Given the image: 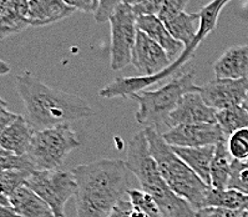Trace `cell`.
<instances>
[{"mask_svg": "<svg viewBox=\"0 0 248 217\" xmlns=\"http://www.w3.org/2000/svg\"><path fill=\"white\" fill-rule=\"evenodd\" d=\"M230 1L231 0H212L210 4H207V5L203 6V8L200 10V15H201V27H200V31L199 34H197V36H196V40L192 44V46L187 47V49H191L195 51V50L200 46V44H201L202 41L206 39V36L215 30L222 9H223Z\"/></svg>", "mask_w": 248, "mask_h": 217, "instance_id": "cell-22", "label": "cell"}, {"mask_svg": "<svg viewBox=\"0 0 248 217\" xmlns=\"http://www.w3.org/2000/svg\"><path fill=\"white\" fill-rule=\"evenodd\" d=\"M232 160L233 157L231 156L227 149V140L217 144L212 164H211V187L216 190L227 188Z\"/></svg>", "mask_w": 248, "mask_h": 217, "instance_id": "cell-20", "label": "cell"}, {"mask_svg": "<svg viewBox=\"0 0 248 217\" xmlns=\"http://www.w3.org/2000/svg\"><path fill=\"white\" fill-rule=\"evenodd\" d=\"M195 71L172 79L169 84L156 90H142L131 95L139 104L135 119L140 125L155 127L161 132V127H167L170 115L177 108L182 96L188 93H196L199 85L195 84ZM162 134V132H161Z\"/></svg>", "mask_w": 248, "mask_h": 217, "instance_id": "cell-5", "label": "cell"}, {"mask_svg": "<svg viewBox=\"0 0 248 217\" xmlns=\"http://www.w3.org/2000/svg\"><path fill=\"white\" fill-rule=\"evenodd\" d=\"M25 186L44 200L53 210L55 217L65 216L67 201L78 192V184L71 171L47 170L31 171Z\"/></svg>", "mask_w": 248, "mask_h": 217, "instance_id": "cell-7", "label": "cell"}, {"mask_svg": "<svg viewBox=\"0 0 248 217\" xmlns=\"http://www.w3.org/2000/svg\"><path fill=\"white\" fill-rule=\"evenodd\" d=\"M227 149L231 156L236 160L248 158V127L242 129L228 136Z\"/></svg>", "mask_w": 248, "mask_h": 217, "instance_id": "cell-26", "label": "cell"}, {"mask_svg": "<svg viewBox=\"0 0 248 217\" xmlns=\"http://www.w3.org/2000/svg\"><path fill=\"white\" fill-rule=\"evenodd\" d=\"M247 160H248V158H247Z\"/></svg>", "mask_w": 248, "mask_h": 217, "instance_id": "cell-42", "label": "cell"}, {"mask_svg": "<svg viewBox=\"0 0 248 217\" xmlns=\"http://www.w3.org/2000/svg\"><path fill=\"white\" fill-rule=\"evenodd\" d=\"M206 207L225 208V210H243L248 207V196L236 190H216L211 187L206 199Z\"/></svg>", "mask_w": 248, "mask_h": 217, "instance_id": "cell-21", "label": "cell"}, {"mask_svg": "<svg viewBox=\"0 0 248 217\" xmlns=\"http://www.w3.org/2000/svg\"><path fill=\"white\" fill-rule=\"evenodd\" d=\"M10 206L21 217H55L50 206L24 185L9 197Z\"/></svg>", "mask_w": 248, "mask_h": 217, "instance_id": "cell-17", "label": "cell"}, {"mask_svg": "<svg viewBox=\"0 0 248 217\" xmlns=\"http://www.w3.org/2000/svg\"><path fill=\"white\" fill-rule=\"evenodd\" d=\"M8 3H9V0H0V15L4 12V9H5V6L8 5Z\"/></svg>", "mask_w": 248, "mask_h": 217, "instance_id": "cell-39", "label": "cell"}, {"mask_svg": "<svg viewBox=\"0 0 248 217\" xmlns=\"http://www.w3.org/2000/svg\"><path fill=\"white\" fill-rule=\"evenodd\" d=\"M216 79H246L248 75V44L234 45L213 64Z\"/></svg>", "mask_w": 248, "mask_h": 217, "instance_id": "cell-13", "label": "cell"}, {"mask_svg": "<svg viewBox=\"0 0 248 217\" xmlns=\"http://www.w3.org/2000/svg\"><path fill=\"white\" fill-rule=\"evenodd\" d=\"M172 149L178 157L184 160L202 181L211 186V164L215 156L216 146L172 147Z\"/></svg>", "mask_w": 248, "mask_h": 217, "instance_id": "cell-18", "label": "cell"}, {"mask_svg": "<svg viewBox=\"0 0 248 217\" xmlns=\"http://www.w3.org/2000/svg\"><path fill=\"white\" fill-rule=\"evenodd\" d=\"M151 155L155 158L161 176L170 188L185 199L196 211L206 207V199L211 186L202 181L192 169L178 157L173 149L167 144L162 134L155 127H145Z\"/></svg>", "mask_w": 248, "mask_h": 217, "instance_id": "cell-4", "label": "cell"}, {"mask_svg": "<svg viewBox=\"0 0 248 217\" xmlns=\"http://www.w3.org/2000/svg\"><path fill=\"white\" fill-rule=\"evenodd\" d=\"M8 154H12V153H9V151H6V150H4V149H3V147L0 146V156L8 155Z\"/></svg>", "mask_w": 248, "mask_h": 217, "instance_id": "cell-41", "label": "cell"}, {"mask_svg": "<svg viewBox=\"0 0 248 217\" xmlns=\"http://www.w3.org/2000/svg\"><path fill=\"white\" fill-rule=\"evenodd\" d=\"M66 5L73 8L74 10H79L82 13H95L99 9V0H62Z\"/></svg>", "mask_w": 248, "mask_h": 217, "instance_id": "cell-31", "label": "cell"}, {"mask_svg": "<svg viewBox=\"0 0 248 217\" xmlns=\"http://www.w3.org/2000/svg\"><path fill=\"white\" fill-rule=\"evenodd\" d=\"M164 0H143L142 3L138 6L132 8L135 14L138 16L141 15H158L161 8H162Z\"/></svg>", "mask_w": 248, "mask_h": 217, "instance_id": "cell-30", "label": "cell"}, {"mask_svg": "<svg viewBox=\"0 0 248 217\" xmlns=\"http://www.w3.org/2000/svg\"><path fill=\"white\" fill-rule=\"evenodd\" d=\"M171 35L185 45V49L192 46L201 27V15L199 13H181L165 24Z\"/></svg>", "mask_w": 248, "mask_h": 217, "instance_id": "cell-19", "label": "cell"}, {"mask_svg": "<svg viewBox=\"0 0 248 217\" xmlns=\"http://www.w3.org/2000/svg\"><path fill=\"white\" fill-rule=\"evenodd\" d=\"M0 217H21L14 211L12 206H1L0 205Z\"/></svg>", "mask_w": 248, "mask_h": 217, "instance_id": "cell-34", "label": "cell"}, {"mask_svg": "<svg viewBox=\"0 0 248 217\" xmlns=\"http://www.w3.org/2000/svg\"><path fill=\"white\" fill-rule=\"evenodd\" d=\"M125 0H99V9L95 13V20L97 23H105L110 20V18L114 15L121 4H124Z\"/></svg>", "mask_w": 248, "mask_h": 217, "instance_id": "cell-28", "label": "cell"}, {"mask_svg": "<svg viewBox=\"0 0 248 217\" xmlns=\"http://www.w3.org/2000/svg\"><path fill=\"white\" fill-rule=\"evenodd\" d=\"M8 103H6L5 100H3L0 97V112H8Z\"/></svg>", "mask_w": 248, "mask_h": 217, "instance_id": "cell-38", "label": "cell"}, {"mask_svg": "<svg viewBox=\"0 0 248 217\" xmlns=\"http://www.w3.org/2000/svg\"><path fill=\"white\" fill-rule=\"evenodd\" d=\"M75 13L62 0H30V27H45L69 18Z\"/></svg>", "mask_w": 248, "mask_h": 217, "instance_id": "cell-15", "label": "cell"}, {"mask_svg": "<svg viewBox=\"0 0 248 217\" xmlns=\"http://www.w3.org/2000/svg\"><path fill=\"white\" fill-rule=\"evenodd\" d=\"M30 0H9L0 15V40L24 31L30 27Z\"/></svg>", "mask_w": 248, "mask_h": 217, "instance_id": "cell-16", "label": "cell"}, {"mask_svg": "<svg viewBox=\"0 0 248 217\" xmlns=\"http://www.w3.org/2000/svg\"><path fill=\"white\" fill-rule=\"evenodd\" d=\"M80 146V140L69 124L36 131L27 156L38 171L59 170L69 154Z\"/></svg>", "mask_w": 248, "mask_h": 217, "instance_id": "cell-6", "label": "cell"}, {"mask_svg": "<svg viewBox=\"0 0 248 217\" xmlns=\"http://www.w3.org/2000/svg\"><path fill=\"white\" fill-rule=\"evenodd\" d=\"M136 27H138V30L145 32L150 39L157 43L166 51L172 62L177 60L178 56L185 51V45L171 35L165 23L157 15L138 16Z\"/></svg>", "mask_w": 248, "mask_h": 217, "instance_id": "cell-12", "label": "cell"}, {"mask_svg": "<svg viewBox=\"0 0 248 217\" xmlns=\"http://www.w3.org/2000/svg\"><path fill=\"white\" fill-rule=\"evenodd\" d=\"M125 162L130 172L140 182L141 190L155 200L164 217H196L195 208L176 195L161 176L143 130L135 134L129 142Z\"/></svg>", "mask_w": 248, "mask_h": 217, "instance_id": "cell-3", "label": "cell"}, {"mask_svg": "<svg viewBox=\"0 0 248 217\" xmlns=\"http://www.w3.org/2000/svg\"><path fill=\"white\" fill-rule=\"evenodd\" d=\"M217 111L204 103L201 95L188 93L180 100L177 108L170 115L167 130L184 124H216Z\"/></svg>", "mask_w": 248, "mask_h": 217, "instance_id": "cell-11", "label": "cell"}, {"mask_svg": "<svg viewBox=\"0 0 248 217\" xmlns=\"http://www.w3.org/2000/svg\"><path fill=\"white\" fill-rule=\"evenodd\" d=\"M248 90V79H215L197 88L204 103L216 111L242 105Z\"/></svg>", "mask_w": 248, "mask_h": 217, "instance_id": "cell-10", "label": "cell"}, {"mask_svg": "<svg viewBox=\"0 0 248 217\" xmlns=\"http://www.w3.org/2000/svg\"><path fill=\"white\" fill-rule=\"evenodd\" d=\"M138 15L131 6L121 4L110 18V66L117 71L131 64L132 50L138 35Z\"/></svg>", "mask_w": 248, "mask_h": 217, "instance_id": "cell-8", "label": "cell"}, {"mask_svg": "<svg viewBox=\"0 0 248 217\" xmlns=\"http://www.w3.org/2000/svg\"><path fill=\"white\" fill-rule=\"evenodd\" d=\"M162 138L172 147L216 146L227 138L218 124H184L162 132Z\"/></svg>", "mask_w": 248, "mask_h": 217, "instance_id": "cell-9", "label": "cell"}, {"mask_svg": "<svg viewBox=\"0 0 248 217\" xmlns=\"http://www.w3.org/2000/svg\"><path fill=\"white\" fill-rule=\"evenodd\" d=\"M131 202L130 200L123 199L114 207L111 214L108 217H130V211H131Z\"/></svg>", "mask_w": 248, "mask_h": 217, "instance_id": "cell-32", "label": "cell"}, {"mask_svg": "<svg viewBox=\"0 0 248 217\" xmlns=\"http://www.w3.org/2000/svg\"><path fill=\"white\" fill-rule=\"evenodd\" d=\"M31 171L29 170H6L0 172V192L10 197L15 191L25 185Z\"/></svg>", "mask_w": 248, "mask_h": 217, "instance_id": "cell-24", "label": "cell"}, {"mask_svg": "<svg viewBox=\"0 0 248 217\" xmlns=\"http://www.w3.org/2000/svg\"><path fill=\"white\" fill-rule=\"evenodd\" d=\"M242 106H243V108H245L246 111H248V90H247V94H246L245 100H243Z\"/></svg>", "mask_w": 248, "mask_h": 217, "instance_id": "cell-40", "label": "cell"}, {"mask_svg": "<svg viewBox=\"0 0 248 217\" xmlns=\"http://www.w3.org/2000/svg\"><path fill=\"white\" fill-rule=\"evenodd\" d=\"M243 210L232 211V210H225V208L204 207L196 211V217H241Z\"/></svg>", "mask_w": 248, "mask_h": 217, "instance_id": "cell-29", "label": "cell"}, {"mask_svg": "<svg viewBox=\"0 0 248 217\" xmlns=\"http://www.w3.org/2000/svg\"><path fill=\"white\" fill-rule=\"evenodd\" d=\"M142 1L143 0H125V1H124V4L131 6V8H135V6H138L139 4L142 3Z\"/></svg>", "mask_w": 248, "mask_h": 217, "instance_id": "cell-36", "label": "cell"}, {"mask_svg": "<svg viewBox=\"0 0 248 217\" xmlns=\"http://www.w3.org/2000/svg\"><path fill=\"white\" fill-rule=\"evenodd\" d=\"M16 116H18V115L13 114V112L10 111L0 112V134H1V131H3L8 125H10V124L16 119Z\"/></svg>", "mask_w": 248, "mask_h": 217, "instance_id": "cell-33", "label": "cell"}, {"mask_svg": "<svg viewBox=\"0 0 248 217\" xmlns=\"http://www.w3.org/2000/svg\"><path fill=\"white\" fill-rule=\"evenodd\" d=\"M0 205L1 206H10L9 197H6L5 195H3L0 192Z\"/></svg>", "mask_w": 248, "mask_h": 217, "instance_id": "cell-37", "label": "cell"}, {"mask_svg": "<svg viewBox=\"0 0 248 217\" xmlns=\"http://www.w3.org/2000/svg\"><path fill=\"white\" fill-rule=\"evenodd\" d=\"M19 96L27 110L28 119L35 131L91 118L93 108L86 100L66 91L50 88L31 73L15 78Z\"/></svg>", "mask_w": 248, "mask_h": 217, "instance_id": "cell-2", "label": "cell"}, {"mask_svg": "<svg viewBox=\"0 0 248 217\" xmlns=\"http://www.w3.org/2000/svg\"><path fill=\"white\" fill-rule=\"evenodd\" d=\"M227 188L248 196V160H232Z\"/></svg>", "mask_w": 248, "mask_h": 217, "instance_id": "cell-25", "label": "cell"}, {"mask_svg": "<svg viewBox=\"0 0 248 217\" xmlns=\"http://www.w3.org/2000/svg\"><path fill=\"white\" fill-rule=\"evenodd\" d=\"M216 120L225 136L228 139V136L238 130L247 129L248 111H246L242 105L231 106V108L217 111Z\"/></svg>", "mask_w": 248, "mask_h": 217, "instance_id": "cell-23", "label": "cell"}, {"mask_svg": "<svg viewBox=\"0 0 248 217\" xmlns=\"http://www.w3.org/2000/svg\"><path fill=\"white\" fill-rule=\"evenodd\" d=\"M35 132L31 124L24 116L18 115L16 119L0 134V146L13 155H27Z\"/></svg>", "mask_w": 248, "mask_h": 217, "instance_id": "cell-14", "label": "cell"}, {"mask_svg": "<svg viewBox=\"0 0 248 217\" xmlns=\"http://www.w3.org/2000/svg\"><path fill=\"white\" fill-rule=\"evenodd\" d=\"M78 184L76 217H108L130 190L125 161L102 158L71 170Z\"/></svg>", "mask_w": 248, "mask_h": 217, "instance_id": "cell-1", "label": "cell"}, {"mask_svg": "<svg viewBox=\"0 0 248 217\" xmlns=\"http://www.w3.org/2000/svg\"><path fill=\"white\" fill-rule=\"evenodd\" d=\"M10 73V66L9 64L4 60L0 59V77H3V75H6V74Z\"/></svg>", "mask_w": 248, "mask_h": 217, "instance_id": "cell-35", "label": "cell"}, {"mask_svg": "<svg viewBox=\"0 0 248 217\" xmlns=\"http://www.w3.org/2000/svg\"><path fill=\"white\" fill-rule=\"evenodd\" d=\"M190 1L191 0H164L162 8H161L157 16L166 24L167 21L177 16L178 14L184 13L185 8Z\"/></svg>", "mask_w": 248, "mask_h": 217, "instance_id": "cell-27", "label": "cell"}]
</instances>
